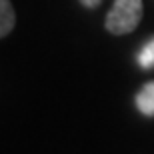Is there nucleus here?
Returning <instances> with one entry per match:
<instances>
[{"label": "nucleus", "instance_id": "f257e3e1", "mask_svg": "<svg viewBox=\"0 0 154 154\" xmlns=\"http://www.w3.org/2000/svg\"><path fill=\"white\" fill-rule=\"evenodd\" d=\"M142 20V0H114L106 14V30L114 36L130 34Z\"/></svg>", "mask_w": 154, "mask_h": 154}, {"label": "nucleus", "instance_id": "f03ea898", "mask_svg": "<svg viewBox=\"0 0 154 154\" xmlns=\"http://www.w3.org/2000/svg\"><path fill=\"white\" fill-rule=\"evenodd\" d=\"M136 108L144 116H154V80L146 82L136 94Z\"/></svg>", "mask_w": 154, "mask_h": 154}, {"label": "nucleus", "instance_id": "7ed1b4c3", "mask_svg": "<svg viewBox=\"0 0 154 154\" xmlns=\"http://www.w3.org/2000/svg\"><path fill=\"white\" fill-rule=\"evenodd\" d=\"M14 24H16V14H14L12 2L10 0H0V36L6 38L12 32Z\"/></svg>", "mask_w": 154, "mask_h": 154}, {"label": "nucleus", "instance_id": "20e7f679", "mask_svg": "<svg viewBox=\"0 0 154 154\" xmlns=\"http://www.w3.org/2000/svg\"><path fill=\"white\" fill-rule=\"evenodd\" d=\"M138 64L146 70L154 68V38L150 40V42H146L144 48L140 50V54H138Z\"/></svg>", "mask_w": 154, "mask_h": 154}, {"label": "nucleus", "instance_id": "39448f33", "mask_svg": "<svg viewBox=\"0 0 154 154\" xmlns=\"http://www.w3.org/2000/svg\"><path fill=\"white\" fill-rule=\"evenodd\" d=\"M102 0H80V4L84 6V8H96Z\"/></svg>", "mask_w": 154, "mask_h": 154}]
</instances>
